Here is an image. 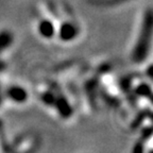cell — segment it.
I'll return each mask as SVG.
<instances>
[{
	"label": "cell",
	"instance_id": "obj_1",
	"mask_svg": "<svg viewBox=\"0 0 153 153\" xmlns=\"http://www.w3.org/2000/svg\"><path fill=\"white\" fill-rule=\"evenodd\" d=\"M151 33H152V15L150 11H148L143 18L140 34H139V37L134 47L133 54H132V59L134 62L141 63L147 57L149 49H150Z\"/></svg>",
	"mask_w": 153,
	"mask_h": 153
},
{
	"label": "cell",
	"instance_id": "obj_2",
	"mask_svg": "<svg viewBox=\"0 0 153 153\" xmlns=\"http://www.w3.org/2000/svg\"><path fill=\"white\" fill-rule=\"evenodd\" d=\"M78 29L71 22H63L59 29V37L63 42H70L76 37Z\"/></svg>",
	"mask_w": 153,
	"mask_h": 153
},
{
	"label": "cell",
	"instance_id": "obj_3",
	"mask_svg": "<svg viewBox=\"0 0 153 153\" xmlns=\"http://www.w3.org/2000/svg\"><path fill=\"white\" fill-rule=\"evenodd\" d=\"M7 96L11 100L17 103H22L28 98V93L22 86H12L7 91Z\"/></svg>",
	"mask_w": 153,
	"mask_h": 153
},
{
	"label": "cell",
	"instance_id": "obj_4",
	"mask_svg": "<svg viewBox=\"0 0 153 153\" xmlns=\"http://www.w3.org/2000/svg\"><path fill=\"white\" fill-rule=\"evenodd\" d=\"M54 106L56 108L59 114L64 118L70 117L72 115V113H74L71 105L69 104V102H68L64 97H60V98L55 99Z\"/></svg>",
	"mask_w": 153,
	"mask_h": 153
},
{
	"label": "cell",
	"instance_id": "obj_5",
	"mask_svg": "<svg viewBox=\"0 0 153 153\" xmlns=\"http://www.w3.org/2000/svg\"><path fill=\"white\" fill-rule=\"evenodd\" d=\"M38 32L43 37L45 38H51L54 36L55 34V28L53 24L48 20V19H44L39 22L38 25Z\"/></svg>",
	"mask_w": 153,
	"mask_h": 153
},
{
	"label": "cell",
	"instance_id": "obj_6",
	"mask_svg": "<svg viewBox=\"0 0 153 153\" xmlns=\"http://www.w3.org/2000/svg\"><path fill=\"white\" fill-rule=\"evenodd\" d=\"M13 42V36L11 32L9 31H1L0 32V53L4 49H7Z\"/></svg>",
	"mask_w": 153,
	"mask_h": 153
},
{
	"label": "cell",
	"instance_id": "obj_7",
	"mask_svg": "<svg viewBox=\"0 0 153 153\" xmlns=\"http://www.w3.org/2000/svg\"><path fill=\"white\" fill-rule=\"evenodd\" d=\"M135 93L140 97H145V98H150L151 97V87L146 83H141L135 89Z\"/></svg>",
	"mask_w": 153,
	"mask_h": 153
},
{
	"label": "cell",
	"instance_id": "obj_8",
	"mask_svg": "<svg viewBox=\"0 0 153 153\" xmlns=\"http://www.w3.org/2000/svg\"><path fill=\"white\" fill-rule=\"evenodd\" d=\"M55 99L56 97L52 95V93H45L42 95V101L47 105H54Z\"/></svg>",
	"mask_w": 153,
	"mask_h": 153
},
{
	"label": "cell",
	"instance_id": "obj_9",
	"mask_svg": "<svg viewBox=\"0 0 153 153\" xmlns=\"http://www.w3.org/2000/svg\"><path fill=\"white\" fill-rule=\"evenodd\" d=\"M1 101H2V97H1V95H0V105H1Z\"/></svg>",
	"mask_w": 153,
	"mask_h": 153
},
{
	"label": "cell",
	"instance_id": "obj_10",
	"mask_svg": "<svg viewBox=\"0 0 153 153\" xmlns=\"http://www.w3.org/2000/svg\"><path fill=\"white\" fill-rule=\"evenodd\" d=\"M1 67H2V64H1V63H0V70L2 69V68H1Z\"/></svg>",
	"mask_w": 153,
	"mask_h": 153
}]
</instances>
